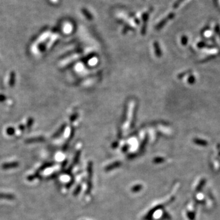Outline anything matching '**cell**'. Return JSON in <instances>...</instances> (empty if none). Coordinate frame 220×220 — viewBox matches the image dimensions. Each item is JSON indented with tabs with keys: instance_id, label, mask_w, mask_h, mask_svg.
Wrapping results in <instances>:
<instances>
[{
	"instance_id": "6da1fadb",
	"label": "cell",
	"mask_w": 220,
	"mask_h": 220,
	"mask_svg": "<svg viewBox=\"0 0 220 220\" xmlns=\"http://www.w3.org/2000/svg\"><path fill=\"white\" fill-rule=\"evenodd\" d=\"M194 142L199 145H202V146H206V145L208 144L207 141H204V140L202 139H194Z\"/></svg>"
},
{
	"instance_id": "7a4b0ae2",
	"label": "cell",
	"mask_w": 220,
	"mask_h": 220,
	"mask_svg": "<svg viewBox=\"0 0 220 220\" xmlns=\"http://www.w3.org/2000/svg\"><path fill=\"white\" fill-rule=\"evenodd\" d=\"M190 84H193L195 82V78L193 76H191L188 79Z\"/></svg>"
}]
</instances>
